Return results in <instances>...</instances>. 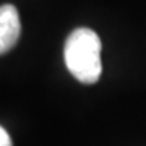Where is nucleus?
<instances>
[{
  "label": "nucleus",
  "mask_w": 146,
  "mask_h": 146,
  "mask_svg": "<svg viewBox=\"0 0 146 146\" xmlns=\"http://www.w3.org/2000/svg\"><path fill=\"white\" fill-rule=\"evenodd\" d=\"M0 146H13L10 135L3 127H0Z\"/></svg>",
  "instance_id": "3"
},
{
  "label": "nucleus",
  "mask_w": 146,
  "mask_h": 146,
  "mask_svg": "<svg viewBox=\"0 0 146 146\" xmlns=\"http://www.w3.org/2000/svg\"><path fill=\"white\" fill-rule=\"evenodd\" d=\"M63 58L68 72L80 83L94 84L102 72L99 36L89 28L72 31L65 41Z\"/></svg>",
  "instance_id": "1"
},
{
  "label": "nucleus",
  "mask_w": 146,
  "mask_h": 146,
  "mask_svg": "<svg viewBox=\"0 0 146 146\" xmlns=\"http://www.w3.org/2000/svg\"><path fill=\"white\" fill-rule=\"evenodd\" d=\"M21 33L20 15L13 5L0 7V55L11 50Z\"/></svg>",
  "instance_id": "2"
}]
</instances>
